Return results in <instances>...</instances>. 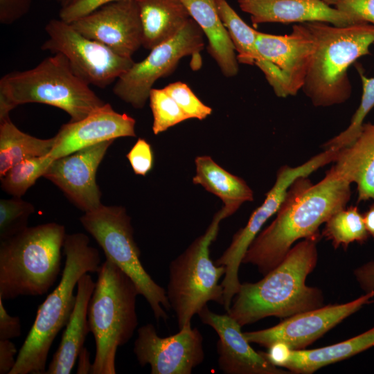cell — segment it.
<instances>
[{"mask_svg":"<svg viewBox=\"0 0 374 374\" xmlns=\"http://www.w3.org/2000/svg\"><path fill=\"white\" fill-rule=\"evenodd\" d=\"M350 184L333 166L314 185L307 177L296 179L276 218L253 240L242 263L256 266L265 276L283 260L296 240L320 239L321 224L346 208L351 195Z\"/></svg>","mask_w":374,"mask_h":374,"instance_id":"cell-1","label":"cell"},{"mask_svg":"<svg viewBox=\"0 0 374 374\" xmlns=\"http://www.w3.org/2000/svg\"><path fill=\"white\" fill-rule=\"evenodd\" d=\"M319 240H303L261 280L241 283L226 312L243 327L268 317L285 319L323 306L321 290L305 284L317 263Z\"/></svg>","mask_w":374,"mask_h":374,"instance_id":"cell-2","label":"cell"},{"mask_svg":"<svg viewBox=\"0 0 374 374\" xmlns=\"http://www.w3.org/2000/svg\"><path fill=\"white\" fill-rule=\"evenodd\" d=\"M63 252L66 259L60 281L39 306L9 374L45 373L51 345L73 310L76 300L73 292L79 279L88 272H98L100 267L99 251L89 245V238L84 233L66 234Z\"/></svg>","mask_w":374,"mask_h":374,"instance_id":"cell-3","label":"cell"},{"mask_svg":"<svg viewBox=\"0 0 374 374\" xmlns=\"http://www.w3.org/2000/svg\"><path fill=\"white\" fill-rule=\"evenodd\" d=\"M33 103L64 111L71 122L83 119L106 103L61 53L44 58L32 69L12 71L0 79V120L9 117L17 106Z\"/></svg>","mask_w":374,"mask_h":374,"instance_id":"cell-4","label":"cell"},{"mask_svg":"<svg viewBox=\"0 0 374 374\" xmlns=\"http://www.w3.org/2000/svg\"><path fill=\"white\" fill-rule=\"evenodd\" d=\"M305 24L312 34L314 48L301 90L315 107L342 104L352 92L348 69L358 58L370 54L374 25Z\"/></svg>","mask_w":374,"mask_h":374,"instance_id":"cell-5","label":"cell"},{"mask_svg":"<svg viewBox=\"0 0 374 374\" xmlns=\"http://www.w3.org/2000/svg\"><path fill=\"white\" fill-rule=\"evenodd\" d=\"M64 226L50 222L27 227L0 243V298L46 294L61 268Z\"/></svg>","mask_w":374,"mask_h":374,"instance_id":"cell-6","label":"cell"},{"mask_svg":"<svg viewBox=\"0 0 374 374\" xmlns=\"http://www.w3.org/2000/svg\"><path fill=\"white\" fill-rule=\"evenodd\" d=\"M88 308L90 331L96 342L91 374H115L116 355L138 326V290L131 278L109 259L100 265Z\"/></svg>","mask_w":374,"mask_h":374,"instance_id":"cell-7","label":"cell"},{"mask_svg":"<svg viewBox=\"0 0 374 374\" xmlns=\"http://www.w3.org/2000/svg\"><path fill=\"white\" fill-rule=\"evenodd\" d=\"M228 217L222 207L214 215L206 231L169 265L166 294L179 330L190 326L193 316L208 302L223 305L224 290L219 281L225 268L212 261L210 246L217 235L220 222Z\"/></svg>","mask_w":374,"mask_h":374,"instance_id":"cell-8","label":"cell"},{"mask_svg":"<svg viewBox=\"0 0 374 374\" xmlns=\"http://www.w3.org/2000/svg\"><path fill=\"white\" fill-rule=\"evenodd\" d=\"M80 222L102 248L106 259L115 263L134 282L157 322L161 319L166 321L167 312L171 310L166 290L152 279L141 262V251L125 208L102 204L85 212Z\"/></svg>","mask_w":374,"mask_h":374,"instance_id":"cell-9","label":"cell"},{"mask_svg":"<svg viewBox=\"0 0 374 374\" xmlns=\"http://www.w3.org/2000/svg\"><path fill=\"white\" fill-rule=\"evenodd\" d=\"M338 151L337 149H326L299 166L292 168L285 165L278 170L276 181L266 193L262 204L251 213L247 224L233 235L229 246L215 261L217 265L225 268L221 282L224 290L223 306L225 310L229 309L240 289L241 283L238 278L239 267L249 247L264 224L277 213L290 186L298 178L308 177L325 165L334 162Z\"/></svg>","mask_w":374,"mask_h":374,"instance_id":"cell-10","label":"cell"},{"mask_svg":"<svg viewBox=\"0 0 374 374\" xmlns=\"http://www.w3.org/2000/svg\"><path fill=\"white\" fill-rule=\"evenodd\" d=\"M45 31L48 38L41 49L64 55L77 75L95 87H107L134 63L132 58L123 57L105 44L84 36L71 24L60 18L51 19Z\"/></svg>","mask_w":374,"mask_h":374,"instance_id":"cell-11","label":"cell"},{"mask_svg":"<svg viewBox=\"0 0 374 374\" xmlns=\"http://www.w3.org/2000/svg\"><path fill=\"white\" fill-rule=\"evenodd\" d=\"M203 32L190 18L171 39L150 50L142 61L134 62L116 81L113 93L134 109H143L154 82L170 74L179 60L204 48Z\"/></svg>","mask_w":374,"mask_h":374,"instance_id":"cell-12","label":"cell"},{"mask_svg":"<svg viewBox=\"0 0 374 374\" xmlns=\"http://www.w3.org/2000/svg\"><path fill=\"white\" fill-rule=\"evenodd\" d=\"M133 351L139 364H149L152 374H190L205 357L203 337L197 328L186 326L166 337L147 323L137 330Z\"/></svg>","mask_w":374,"mask_h":374,"instance_id":"cell-13","label":"cell"},{"mask_svg":"<svg viewBox=\"0 0 374 374\" xmlns=\"http://www.w3.org/2000/svg\"><path fill=\"white\" fill-rule=\"evenodd\" d=\"M373 298L372 290L350 302L323 305L285 318L271 328L243 334L250 344L267 348L283 342L292 350L305 349L363 305L371 303Z\"/></svg>","mask_w":374,"mask_h":374,"instance_id":"cell-14","label":"cell"},{"mask_svg":"<svg viewBox=\"0 0 374 374\" xmlns=\"http://www.w3.org/2000/svg\"><path fill=\"white\" fill-rule=\"evenodd\" d=\"M70 24L84 36L125 57L132 58L142 46L143 28L135 0L107 3Z\"/></svg>","mask_w":374,"mask_h":374,"instance_id":"cell-15","label":"cell"},{"mask_svg":"<svg viewBox=\"0 0 374 374\" xmlns=\"http://www.w3.org/2000/svg\"><path fill=\"white\" fill-rule=\"evenodd\" d=\"M114 140L103 141L54 159L43 177L57 186L80 210H95L103 204L96 172Z\"/></svg>","mask_w":374,"mask_h":374,"instance_id":"cell-16","label":"cell"},{"mask_svg":"<svg viewBox=\"0 0 374 374\" xmlns=\"http://www.w3.org/2000/svg\"><path fill=\"white\" fill-rule=\"evenodd\" d=\"M202 322L211 326L217 334V363L225 374H287L256 352L241 331L242 326L227 312H212L207 305L197 314Z\"/></svg>","mask_w":374,"mask_h":374,"instance_id":"cell-17","label":"cell"},{"mask_svg":"<svg viewBox=\"0 0 374 374\" xmlns=\"http://www.w3.org/2000/svg\"><path fill=\"white\" fill-rule=\"evenodd\" d=\"M256 46L262 57L280 71L287 96L301 90L314 48L305 23L294 25L291 33L285 35L258 31Z\"/></svg>","mask_w":374,"mask_h":374,"instance_id":"cell-18","label":"cell"},{"mask_svg":"<svg viewBox=\"0 0 374 374\" xmlns=\"http://www.w3.org/2000/svg\"><path fill=\"white\" fill-rule=\"evenodd\" d=\"M135 125L134 118L105 103L83 119L62 125L48 155L54 160L103 141L135 137Z\"/></svg>","mask_w":374,"mask_h":374,"instance_id":"cell-19","label":"cell"},{"mask_svg":"<svg viewBox=\"0 0 374 374\" xmlns=\"http://www.w3.org/2000/svg\"><path fill=\"white\" fill-rule=\"evenodd\" d=\"M254 26L263 23L325 22L337 26L357 24L345 12L323 0H238Z\"/></svg>","mask_w":374,"mask_h":374,"instance_id":"cell-20","label":"cell"},{"mask_svg":"<svg viewBox=\"0 0 374 374\" xmlns=\"http://www.w3.org/2000/svg\"><path fill=\"white\" fill-rule=\"evenodd\" d=\"M95 285L96 283L88 274L79 279L73 310L45 374L71 373L84 348L86 337L91 332L87 319L88 308Z\"/></svg>","mask_w":374,"mask_h":374,"instance_id":"cell-21","label":"cell"},{"mask_svg":"<svg viewBox=\"0 0 374 374\" xmlns=\"http://www.w3.org/2000/svg\"><path fill=\"white\" fill-rule=\"evenodd\" d=\"M334 162L344 178L357 184V203L374 199V123H364L354 142L340 149Z\"/></svg>","mask_w":374,"mask_h":374,"instance_id":"cell-22","label":"cell"},{"mask_svg":"<svg viewBox=\"0 0 374 374\" xmlns=\"http://www.w3.org/2000/svg\"><path fill=\"white\" fill-rule=\"evenodd\" d=\"M208 39L207 50L223 75H236L239 66L229 32L217 12L215 0H181Z\"/></svg>","mask_w":374,"mask_h":374,"instance_id":"cell-23","label":"cell"},{"mask_svg":"<svg viewBox=\"0 0 374 374\" xmlns=\"http://www.w3.org/2000/svg\"><path fill=\"white\" fill-rule=\"evenodd\" d=\"M143 28L142 46L151 50L173 37L191 18L181 0H135Z\"/></svg>","mask_w":374,"mask_h":374,"instance_id":"cell-24","label":"cell"},{"mask_svg":"<svg viewBox=\"0 0 374 374\" xmlns=\"http://www.w3.org/2000/svg\"><path fill=\"white\" fill-rule=\"evenodd\" d=\"M195 163V175L193 183L201 185L208 192L218 197L229 217L243 203L253 200V192L246 181L224 169L210 156H198Z\"/></svg>","mask_w":374,"mask_h":374,"instance_id":"cell-25","label":"cell"},{"mask_svg":"<svg viewBox=\"0 0 374 374\" xmlns=\"http://www.w3.org/2000/svg\"><path fill=\"white\" fill-rule=\"evenodd\" d=\"M374 346V327L344 341L316 349L292 350L284 368L297 374H311Z\"/></svg>","mask_w":374,"mask_h":374,"instance_id":"cell-26","label":"cell"},{"mask_svg":"<svg viewBox=\"0 0 374 374\" xmlns=\"http://www.w3.org/2000/svg\"><path fill=\"white\" fill-rule=\"evenodd\" d=\"M219 16L227 29L235 51L238 62L255 64L264 73L267 80L275 79L278 74V68L265 60L256 46L258 31L246 24L226 0H215Z\"/></svg>","mask_w":374,"mask_h":374,"instance_id":"cell-27","label":"cell"},{"mask_svg":"<svg viewBox=\"0 0 374 374\" xmlns=\"http://www.w3.org/2000/svg\"><path fill=\"white\" fill-rule=\"evenodd\" d=\"M55 137L42 139L21 131L10 116L0 120V177L19 162L48 155Z\"/></svg>","mask_w":374,"mask_h":374,"instance_id":"cell-28","label":"cell"},{"mask_svg":"<svg viewBox=\"0 0 374 374\" xmlns=\"http://www.w3.org/2000/svg\"><path fill=\"white\" fill-rule=\"evenodd\" d=\"M321 236L330 240L335 249L341 246L346 250L352 242L364 243L369 234L362 214L357 206H351L337 211L325 222Z\"/></svg>","mask_w":374,"mask_h":374,"instance_id":"cell-29","label":"cell"},{"mask_svg":"<svg viewBox=\"0 0 374 374\" xmlns=\"http://www.w3.org/2000/svg\"><path fill=\"white\" fill-rule=\"evenodd\" d=\"M53 161L48 155L26 159L10 168L1 179V188L21 197L41 177Z\"/></svg>","mask_w":374,"mask_h":374,"instance_id":"cell-30","label":"cell"},{"mask_svg":"<svg viewBox=\"0 0 374 374\" xmlns=\"http://www.w3.org/2000/svg\"><path fill=\"white\" fill-rule=\"evenodd\" d=\"M362 83V95L358 108L353 114L348 127L323 145L324 149L340 150L352 144L360 133L364 118L374 107V76L368 78L357 67Z\"/></svg>","mask_w":374,"mask_h":374,"instance_id":"cell-31","label":"cell"},{"mask_svg":"<svg viewBox=\"0 0 374 374\" xmlns=\"http://www.w3.org/2000/svg\"><path fill=\"white\" fill-rule=\"evenodd\" d=\"M152 113V132L155 135L189 119L175 100L163 89L152 88L149 96Z\"/></svg>","mask_w":374,"mask_h":374,"instance_id":"cell-32","label":"cell"},{"mask_svg":"<svg viewBox=\"0 0 374 374\" xmlns=\"http://www.w3.org/2000/svg\"><path fill=\"white\" fill-rule=\"evenodd\" d=\"M34 206L19 197L0 199V239L11 238L28 227Z\"/></svg>","mask_w":374,"mask_h":374,"instance_id":"cell-33","label":"cell"},{"mask_svg":"<svg viewBox=\"0 0 374 374\" xmlns=\"http://www.w3.org/2000/svg\"><path fill=\"white\" fill-rule=\"evenodd\" d=\"M190 118L202 121L208 116L212 109L204 104L190 87L181 82H175L163 88Z\"/></svg>","mask_w":374,"mask_h":374,"instance_id":"cell-34","label":"cell"},{"mask_svg":"<svg viewBox=\"0 0 374 374\" xmlns=\"http://www.w3.org/2000/svg\"><path fill=\"white\" fill-rule=\"evenodd\" d=\"M134 172L145 176L153 168L154 155L150 144L139 138L126 155Z\"/></svg>","mask_w":374,"mask_h":374,"instance_id":"cell-35","label":"cell"},{"mask_svg":"<svg viewBox=\"0 0 374 374\" xmlns=\"http://www.w3.org/2000/svg\"><path fill=\"white\" fill-rule=\"evenodd\" d=\"M335 7L349 15L356 24L374 25V0H338Z\"/></svg>","mask_w":374,"mask_h":374,"instance_id":"cell-36","label":"cell"},{"mask_svg":"<svg viewBox=\"0 0 374 374\" xmlns=\"http://www.w3.org/2000/svg\"><path fill=\"white\" fill-rule=\"evenodd\" d=\"M118 0H76L70 5L61 8L59 18L71 23L91 12L107 3Z\"/></svg>","mask_w":374,"mask_h":374,"instance_id":"cell-37","label":"cell"},{"mask_svg":"<svg viewBox=\"0 0 374 374\" xmlns=\"http://www.w3.org/2000/svg\"><path fill=\"white\" fill-rule=\"evenodd\" d=\"M32 0H0V22L11 25L30 10Z\"/></svg>","mask_w":374,"mask_h":374,"instance_id":"cell-38","label":"cell"},{"mask_svg":"<svg viewBox=\"0 0 374 374\" xmlns=\"http://www.w3.org/2000/svg\"><path fill=\"white\" fill-rule=\"evenodd\" d=\"M3 301L0 298V340L18 337L21 335L20 319L7 312Z\"/></svg>","mask_w":374,"mask_h":374,"instance_id":"cell-39","label":"cell"},{"mask_svg":"<svg viewBox=\"0 0 374 374\" xmlns=\"http://www.w3.org/2000/svg\"><path fill=\"white\" fill-rule=\"evenodd\" d=\"M292 350L285 343L276 342L268 348L267 353H262L271 364L284 368L290 357Z\"/></svg>","mask_w":374,"mask_h":374,"instance_id":"cell-40","label":"cell"},{"mask_svg":"<svg viewBox=\"0 0 374 374\" xmlns=\"http://www.w3.org/2000/svg\"><path fill=\"white\" fill-rule=\"evenodd\" d=\"M16 346L10 339L0 340V374L10 373L16 363Z\"/></svg>","mask_w":374,"mask_h":374,"instance_id":"cell-41","label":"cell"},{"mask_svg":"<svg viewBox=\"0 0 374 374\" xmlns=\"http://www.w3.org/2000/svg\"><path fill=\"white\" fill-rule=\"evenodd\" d=\"M354 274L364 291L368 292L374 290V260L356 269Z\"/></svg>","mask_w":374,"mask_h":374,"instance_id":"cell-42","label":"cell"},{"mask_svg":"<svg viewBox=\"0 0 374 374\" xmlns=\"http://www.w3.org/2000/svg\"><path fill=\"white\" fill-rule=\"evenodd\" d=\"M362 215L366 229L368 234L374 239V203Z\"/></svg>","mask_w":374,"mask_h":374,"instance_id":"cell-43","label":"cell"},{"mask_svg":"<svg viewBox=\"0 0 374 374\" xmlns=\"http://www.w3.org/2000/svg\"><path fill=\"white\" fill-rule=\"evenodd\" d=\"M79 356L80 362L77 373H90L91 364H90L89 360V355L87 348L85 349L84 348Z\"/></svg>","mask_w":374,"mask_h":374,"instance_id":"cell-44","label":"cell"},{"mask_svg":"<svg viewBox=\"0 0 374 374\" xmlns=\"http://www.w3.org/2000/svg\"><path fill=\"white\" fill-rule=\"evenodd\" d=\"M52 1L60 6L61 8L66 7L76 0H48Z\"/></svg>","mask_w":374,"mask_h":374,"instance_id":"cell-45","label":"cell"},{"mask_svg":"<svg viewBox=\"0 0 374 374\" xmlns=\"http://www.w3.org/2000/svg\"><path fill=\"white\" fill-rule=\"evenodd\" d=\"M326 3L330 6H335L337 3L338 0H323Z\"/></svg>","mask_w":374,"mask_h":374,"instance_id":"cell-46","label":"cell"}]
</instances>
